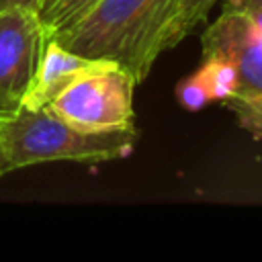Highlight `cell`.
<instances>
[{
	"instance_id": "cell-2",
	"label": "cell",
	"mask_w": 262,
	"mask_h": 262,
	"mask_svg": "<svg viewBox=\"0 0 262 262\" xmlns=\"http://www.w3.org/2000/svg\"><path fill=\"white\" fill-rule=\"evenodd\" d=\"M172 0H98L51 39L66 49L125 66L141 84L158 59L156 41Z\"/></svg>"
},
{
	"instance_id": "cell-11",
	"label": "cell",
	"mask_w": 262,
	"mask_h": 262,
	"mask_svg": "<svg viewBox=\"0 0 262 262\" xmlns=\"http://www.w3.org/2000/svg\"><path fill=\"white\" fill-rule=\"evenodd\" d=\"M12 6H25V8L37 10L39 8V0H0V12L6 10V8H12Z\"/></svg>"
},
{
	"instance_id": "cell-7",
	"label": "cell",
	"mask_w": 262,
	"mask_h": 262,
	"mask_svg": "<svg viewBox=\"0 0 262 262\" xmlns=\"http://www.w3.org/2000/svg\"><path fill=\"white\" fill-rule=\"evenodd\" d=\"M233 70L219 57H203L201 68L176 86V98L188 111H199L215 100L225 102L233 96Z\"/></svg>"
},
{
	"instance_id": "cell-3",
	"label": "cell",
	"mask_w": 262,
	"mask_h": 262,
	"mask_svg": "<svg viewBox=\"0 0 262 262\" xmlns=\"http://www.w3.org/2000/svg\"><path fill=\"white\" fill-rule=\"evenodd\" d=\"M135 86L137 80L125 66L104 59L68 84L47 106L84 129H119L133 125Z\"/></svg>"
},
{
	"instance_id": "cell-9",
	"label": "cell",
	"mask_w": 262,
	"mask_h": 262,
	"mask_svg": "<svg viewBox=\"0 0 262 262\" xmlns=\"http://www.w3.org/2000/svg\"><path fill=\"white\" fill-rule=\"evenodd\" d=\"M98 0H57L49 10L39 14L47 39H51L55 33L68 29L78 18H82Z\"/></svg>"
},
{
	"instance_id": "cell-8",
	"label": "cell",
	"mask_w": 262,
	"mask_h": 262,
	"mask_svg": "<svg viewBox=\"0 0 262 262\" xmlns=\"http://www.w3.org/2000/svg\"><path fill=\"white\" fill-rule=\"evenodd\" d=\"M217 2L219 0H172L158 33V41H156L158 57L166 49L176 47L186 35H190L207 18V14Z\"/></svg>"
},
{
	"instance_id": "cell-5",
	"label": "cell",
	"mask_w": 262,
	"mask_h": 262,
	"mask_svg": "<svg viewBox=\"0 0 262 262\" xmlns=\"http://www.w3.org/2000/svg\"><path fill=\"white\" fill-rule=\"evenodd\" d=\"M201 43L203 57H219L233 70L235 92L229 100L262 102V35L242 12L223 6Z\"/></svg>"
},
{
	"instance_id": "cell-10",
	"label": "cell",
	"mask_w": 262,
	"mask_h": 262,
	"mask_svg": "<svg viewBox=\"0 0 262 262\" xmlns=\"http://www.w3.org/2000/svg\"><path fill=\"white\" fill-rule=\"evenodd\" d=\"M223 6L242 12L262 35V0H225Z\"/></svg>"
},
{
	"instance_id": "cell-12",
	"label": "cell",
	"mask_w": 262,
	"mask_h": 262,
	"mask_svg": "<svg viewBox=\"0 0 262 262\" xmlns=\"http://www.w3.org/2000/svg\"><path fill=\"white\" fill-rule=\"evenodd\" d=\"M55 2H57V0H39V8H37V12H39V14H43V12H45V10H49Z\"/></svg>"
},
{
	"instance_id": "cell-4",
	"label": "cell",
	"mask_w": 262,
	"mask_h": 262,
	"mask_svg": "<svg viewBox=\"0 0 262 262\" xmlns=\"http://www.w3.org/2000/svg\"><path fill=\"white\" fill-rule=\"evenodd\" d=\"M47 35L39 12L12 6L0 12V119L16 115L29 94Z\"/></svg>"
},
{
	"instance_id": "cell-13",
	"label": "cell",
	"mask_w": 262,
	"mask_h": 262,
	"mask_svg": "<svg viewBox=\"0 0 262 262\" xmlns=\"http://www.w3.org/2000/svg\"><path fill=\"white\" fill-rule=\"evenodd\" d=\"M0 125H2V119H0Z\"/></svg>"
},
{
	"instance_id": "cell-1",
	"label": "cell",
	"mask_w": 262,
	"mask_h": 262,
	"mask_svg": "<svg viewBox=\"0 0 262 262\" xmlns=\"http://www.w3.org/2000/svg\"><path fill=\"white\" fill-rule=\"evenodd\" d=\"M135 125L84 129L49 106L20 108L0 125V176L49 162L98 164L129 156L137 143Z\"/></svg>"
},
{
	"instance_id": "cell-6",
	"label": "cell",
	"mask_w": 262,
	"mask_h": 262,
	"mask_svg": "<svg viewBox=\"0 0 262 262\" xmlns=\"http://www.w3.org/2000/svg\"><path fill=\"white\" fill-rule=\"evenodd\" d=\"M104 59L84 57L80 53H74L66 49L63 45L55 43L53 39H47L45 51L35 76V82L25 96V108H41L47 106L68 84H72L82 74L98 68Z\"/></svg>"
}]
</instances>
